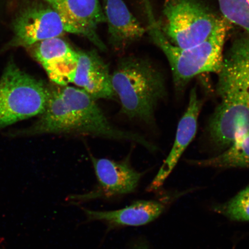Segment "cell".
Masks as SVG:
<instances>
[{"mask_svg": "<svg viewBox=\"0 0 249 249\" xmlns=\"http://www.w3.org/2000/svg\"><path fill=\"white\" fill-rule=\"evenodd\" d=\"M15 46L30 48L37 43L66 33L75 34L51 6H35L25 9L14 23Z\"/></svg>", "mask_w": 249, "mask_h": 249, "instance_id": "cell-7", "label": "cell"}, {"mask_svg": "<svg viewBox=\"0 0 249 249\" xmlns=\"http://www.w3.org/2000/svg\"><path fill=\"white\" fill-rule=\"evenodd\" d=\"M217 91L221 102L211 118L208 131L214 144L227 148L249 131V92L240 81L224 74H219Z\"/></svg>", "mask_w": 249, "mask_h": 249, "instance_id": "cell-6", "label": "cell"}, {"mask_svg": "<svg viewBox=\"0 0 249 249\" xmlns=\"http://www.w3.org/2000/svg\"><path fill=\"white\" fill-rule=\"evenodd\" d=\"M60 15L75 34L88 38L102 50L105 46L96 30L106 23L104 10L99 0H42Z\"/></svg>", "mask_w": 249, "mask_h": 249, "instance_id": "cell-9", "label": "cell"}, {"mask_svg": "<svg viewBox=\"0 0 249 249\" xmlns=\"http://www.w3.org/2000/svg\"><path fill=\"white\" fill-rule=\"evenodd\" d=\"M222 68L238 77L249 89V36L236 39L224 55Z\"/></svg>", "mask_w": 249, "mask_h": 249, "instance_id": "cell-16", "label": "cell"}, {"mask_svg": "<svg viewBox=\"0 0 249 249\" xmlns=\"http://www.w3.org/2000/svg\"><path fill=\"white\" fill-rule=\"evenodd\" d=\"M202 105V102L198 98L196 89H193L190 92L188 107L177 127L172 148L152 181L150 186L151 190L158 189L162 185L194 140L197 132L198 119Z\"/></svg>", "mask_w": 249, "mask_h": 249, "instance_id": "cell-10", "label": "cell"}, {"mask_svg": "<svg viewBox=\"0 0 249 249\" xmlns=\"http://www.w3.org/2000/svg\"><path fill=\"white\" fill-rule=\"evenodd\" d=\"M165 207L157 201H139L123 209L95 211L84 209L89 219L101 220L115 226H139L146 225L162 213Z\"/></svg>", "mask_w": 249, "mask_h": 249, "instance_id": "cell-14", "label": "cell"}, {"mask_svg": "<svg viewBox=\"0 0 249 249\" xmlns=\"http://www.w3.org/2000/svg\"><path fill=\"white\" fill-rule=\"evenodd\" d=\"M222 17L242 28L249 36V0H217Z\"/></svg>", "mask_w": 249, "mask_h": 249, "instance_id": "cell-17", "label": "cell"}, {"mask_svg": "<svg viewBox=\"0 0 249 249\" xmlns=\"http://www.w3.org/2000/svg\"><path fill=\"white\" fill-rule=\"evenodd\" d=\"M79 53L74 85L95 100L116 97L111 85V74L107 65L97 52L92 51Z\"/></svg>", "mask_w": 249, "mask_h": 249, "instance_id": "cell-11", "label": "cell"}, {"mask_svg": "<svg viewBox=\"0 0 249 249\" xmlns=\"http://www.w3.org/2000/svg\"><path fill=\"white\" fill-rule=\"evenodd\" d=\"M216 211L232 220L249 222V185L231 200L218 206Z\"/></svg>", "mask_w": 249, "mask_h": 249, "instance_id": "cell-18", "label": "cell"}, {"mask_svg": "<svg viewBox=\"0 0 249 249\" xmlns=\"http://www.w3.org/2000/svg\"><path fill=\"white\" fill-rule=\"evenodd\" d=\"M102 194L108 196L128 194L135 191L142 174L128 160L115 161L91 157Z\"/></svg>", "mask_w": 249, "mask_h": 249, "instance_id": "cell-12", "label": "cell"}, {"mask_svg": "<svg viewBox=\"0 0 249 249\" xmlns=\"http://www.w3.org/2000/svg\"><path fill=\"white\" fill-rule=\"evenodd\" d=\"M109 41L115 49L125 48L144 36L145 30L123 0H103Z\"/></svg>", "mask_w": 249, "mask_h": 249, "instance_id": "cell-13", "label": "cell"}, {"mask_svg": "<svg viewBox=\"0 0 249 249\" xmlns=\"http://www.w3.org/2000/svg\"><path fill=\"white\" fill-rule=\"evenodd\" d=\"M95 101L77 87H50L48 105L30 133L82 134L134 142L153 150V145L142 136L117 128L109 122Z\"/></svg>", "mask_w": 249, "mask_h": 249, "instance_id": "cell-1", "label": "cell"}, {"mask_svg": "<svg viewBox=\"0 0 249 249\" xmlns=\"http://www.w3.org/2000/svg\"><path fill=\"white\" fill-rule=\"evenodd\" d=\"M111 85L121 113L129 119L153 122L156 107L166 94L162 74L153 65L142 58L121 59L111 74Z\"/></svg>", "mask_w": 249, "mask_h": 249, "instance_id": "cell-3", "label": "cell"}, {"mask_svg": "<svg viewBox=\"0 0 249 249\" xmlns=\"http://www.w3.org/2000/svg\"><path fill=\"white\" fill-rule=\"evenodd\" d=\"M50 87L9 63L0 79V127L41 115Z\"/></svg>", "mask_w": 249, "mask_h": 249, "instance_id": "cell-4", "label": "cell"}, {"mask_svg": "<svg viewBox=\"0 0 249 249\" xmlns=\"http://www.w3.org/2000/svg\"><path fill=\"white\" fill-rule=\"evenodd\" d=\"M163 15V26L160 24L161 31L172 44L180 48L204 42L223 18L198 0H166Z\"/></svg>", "mask_w": 249, "mask_h": 249, "instance_id": "cell-5", "label": "cell"}, {"mask_svg": "<svg viewBox=\"0 0 249 249\" xmlns=\"http://www.w3.org/2000/svg\"><path fill=\"white\" fill-rule=\"evenodd\" d=\"M191 162L199 166L220 169L249 168V131L238 137L222 154Z\"/></svg>", "mask_w": 249, "mask_h": 249, "instance_id": "cell-15", "label": "cell"}, {"mask_svg": "<svg viewBox=\"0 0 249 249\" xmlns=\"http://www.w3.org/2000/svg\"><path fill=\"white\" fill-rule=\"evenodd\" d=\"M149 33L169 62L177 92L181 93L193 78L199 74L220 72L223 66V49L230 23L223 18L219 26L204 42L188 48L174 45L164 35L146 3Z\"/></svg>", "mask_w": 249, "mask_h": 249, "instance_id": "cell-2", "label": "cell"}, {"mask_svg": "<svg viewBox=\"0 0 249 249\" xmlns=\"http://www.w3.org/2000/svg\"></svg>", "mask_w": 249, "mask_h": 249, "instance_id": "cell-19", "label": "cell"}, {"mask_svg": "<svg viewBox=\"0 0 249 249\" xmlns=\"http://www.w3.org/2000/svg\"><path fill=\"white\" fill-rule=\"evenodd\" d=\"M34 58L42 65L52 82L59 86L73 83L79 51L60 37L43 40L31 46Z\"/></svg>", "mask_w": 249, "mask_h": 249, "instance_id": "cell-8", "label": "cell"}]
</instances>
